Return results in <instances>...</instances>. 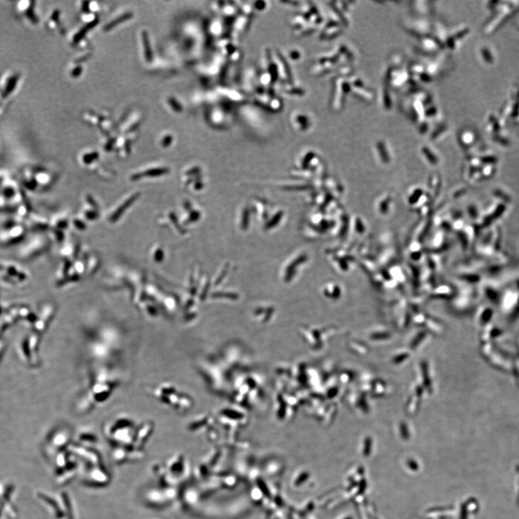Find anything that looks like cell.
I'll return each instance as SVG.
<instances>
[{"label":"cell","instance_id":"obj_2","mask_svg":"<svg viewBox=\"0 0 519 519\" xmlns=\"http://www.w3.org/2000/svg\"><path fill=\"white\" fill-rule=\"evenodd\" d=\"M131 17V14H125V15H123V16L119 17V18L115 19V20H114L113 21H112L111 22H110L109 24L107 25L106 27H105V30H106V31H108V30L113 29V27L116 26L117 25L120 23L121 22H124V21L128 20V19H129Z\"/></svg>","mask_w":519,"mask_h":519},{"label":"cell","instance_id":"obj_3","mask_svg":"<svg viewBox=\"0 0 519 519\" xmlns=\"http://www.w3.org/2000/svg\"><path fill=\"white\" fill-rule=\"evenodd\" d=\"M143 41L145 45V51H146V57L148 61H152V50H151V47L150 46V42H149L148 36H147L146 32H144L143 35Z\"/></svg>","mask_w":519,"mask_h":519},{"label":"cell","instance_id":"obj_1","mask_svg":"<svg viewBox=\"0 0 519 519\" xmlns=\"http://www.w3.org/2000/svg\"><path fill=\"white\" fill-rule=\"evenodd\" d=\"M136 197H137V195H134V196H133V197L130 198V199L128 200V201H126V203H123L122 206H119V208L117 209V211L114 212L113 216H112L111 218H110L111 219H110V220L113 221L116 220V219H115L118 218L119 216H120L121 213H122V212L126 209V207L129 206V205L131 204V203H132V201H134V200L136 199Z\"/></svg>","mask_w":519,"mask_h":519}]
</instances>
